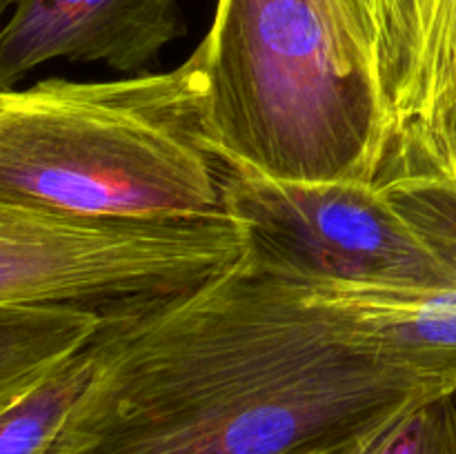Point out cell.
Instances as JSON below:
<instances>
[{"label": "cell", "mask_w": 456, "mask_h": 454, "mask_svg": "<svg viewBox=\"0 0 456 454\" xmlns=\"http://www.w3.org/2000/svg\"><path fill=\"white\" fill-rule=\"evenodd\" d=\"M332 454H456L454 392L408 401Z\"/></svg>", "instance_id": "11"}, {"label": "cell", "mask_w": 456, "mask_h": 454, "mask_svg": "<svg viewBox=\"0 0 456 454\" xmlns=\"http://www.w3.org/2000/svg\"><path fill=\"white\" fill-rule=\"evenodd\" d=\"M183 34L178 0H13L0 27V89L52 61L145 74Z\"/></svg>", "instance_id": "6"}, {"label": "cell", "mask_w": 456, "mask_h": 454, "mask_svg": "<svg viewBox=\"0 0 456 454\" xmlns=\"http://www.w3.org/2000/svg\"><path fill=\"white\" fill-rule=\"evenodd\" d=\"M12 4H13V0H0V27H3V18H4V13H7V9H12Z\"/></svg>", "instance_id": "14"}, {"label": "cell", "mask_w": 456, "mask_h": 454, "mask_svg": "<svg viewBox=\"0 0 456 454\" xmlns=\"http://www.w3.org/2000/svg\"><path fill=\"white\" fill-rule=\"evenodd\" d=\"M337 3L346 13L359 43L368 49L383 71L387 27H390V0H337Z\"/></svg>", "instance_id": "12"}, {"label": "cell", "mask_w": 456, "mask_h": 454, "mask_svg": "<svg viewBox=\"0 0 456 454\" xmlns=\"http://www.w3.org/2000/svg\"><path fill=\"white\" fill-rule=\"evenodd\" d=\"M392 147L456 125V0H401L383 58ZM392 151V150H390Z\"/></svg>", "instance_id": "8"}, {"label": "cell", "mask_w": 456, "mask_h": 454, "mask_svg": "<svg viewBox=\"0 0 456 454\" xmlns=\"http://www.w3.org/2000/svg\"><path fill=\"white\" fill-rule=\"evenodd\" d=\"M401 0H390V20H392V13H395V9H396V4H399ZM387 29H390V27H387Z\"/></svg>", "instance_id": "15"}, {"label": "cell", "mask_w": 456, "mask_h": 454, "mask_svg": "<svg viewBox=\"0 0 456 454\" xmlns=\"http://www.w3.org/2000/svg\"><path fill=\"white\" fill-rule=\"evenodd\" d=\"M227 165L209 150L205 76L36 80L0 89V200L74 218L225 216Z\"/></svg>", "instance_id": "2"}, {"label": "cell", "mask_w": 456, "mask_h": 454, "mask_svg": "<svg viewBox=\"0 0 456 454\" xmlns=\"http://www.w3.org/2000/svg\"><path fill=\"white\" fill-rule=\"evenodd\" d=\"M392 151L426 156V158L439 160V163L454 165L456 167V125L401 138V141L395 142Z\"/></svg>", "instance_id": "13"}, {"label": "cell", "mask_w": 456, "mask_h": 454, "mask_svg": "<svg viewBox=\"0 0 456 454\" xmlns=\"http://www.w3.org/2000/svg\"><path fill=\"white\" fill-rule=\"evenodd\" d=\"M94 369L92 341L0 409V454H47Z\"/></svg>", "instance_id": "10"}, {"label": "cell", "mask_w": 456, "mask_h": 454, "mask_svg": "<svg viewBox=\"0 0 456 454\" xmlns=\"http://www.w3.org/2000/svg\"><path fill=\"white\" fill-rule=\"evenodd\" d=\"M298 454H332V450H314V452H298Z\"/></svg>", "instance_id": "16"}, {"label": "cell", "mask_w": 456, "mask_h": 454, "mask_svg": "<svg viewBox=\"0 0 456 454\" xmlns=\"http://www.w3.org/2000/svg\"><path fill=\"white\" fill-rule=\"evenodd\" d=\"M102 314L71 305H0V409L83 350Z\"/></svg>", "instance_id": "9"}, {"label": "cell", "mask_w": 456, "mask_h": 454, "mask_svg": "<svg viewBox=\"0 0 456 454\" xmlns=\"http://www.w3.org/2000/svg\"><path fill=\"white\" fill-rule=\"evenodd\" d=\"M248 252L230 216L105 221L0 200V305L105 312L199 285Z\"/></svg>", "instance_id": "4"}, {"label": "cell", "mask_w": 456, "mask_h": 454, "mask_svg": "<svg viewBox=\"0 0 456 454\" xmlns=\"http://www.w3.org/2000/svg\"><path fill=\"white\" fill-rule=\"evenodd\" d=\"M225 214L243 227L249 252L294 283L456 285L454 272L379 181H292L230 169Z\"/></svg>", "instance_id": "5"}, {"label": "cell", "mask_w": 456, "mask_h": 454, "mask_svg": "<svg viewBox=\"0 0 456 454\" xmlns=\"http://www.w3.org/2000/svg\"><path fill=\"white\" fill-rule=\"evenodd\" d=\"M350 338L456 392V285L439 289L305 285Z\"/></svg>", "instance_id": "7"}, {"label": "cell", "mask_w": 456, "mask_h": 454, "mask_svg": "<svg viewBox=\"0 0 456 454\" xmlns=\"http://www.w3.org/2000/svg\"><path fill=\"white\" fill-rule=\"evenodd\" d=\"M454 399H456V392H454Z\"/></svg>", "instance_id": "17"}, {"label": "cell", "mask_w": 456, "mask_h": 454, "mask_svg": "<svg viewBox=\"0 0 456 454\" xmlns=\"http://www.w3.org/2000/svg\"><path fill=\"white\" fill-rule=\"evenodd\" d=\"M92 354L47 454L337 450L408 401L448 394L350 338L249 247L203 283L105 312Z\"/></svg>", "instance_id": "1"}, {"label": "cell", "mask_w": 456, "mask_h": 454, "mask_svg": "<svg viewBox=\"0 0 456 454\" xmlns=\"http://www.w3.org/2000/svg\"><path fill=\"white\" fill-rule=\"evenodd\" d=\"M191 53L209 150L227 167L379 181L392 150L383 71L337 0H218Z\"/></svg>", "instance_id": "3"}]
</instances>
